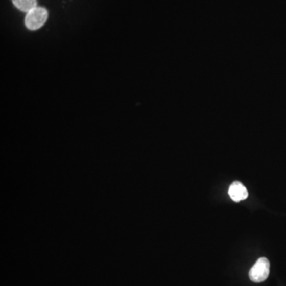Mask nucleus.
Here are the masks:
<instances>
[{
	"label": "nucleus",
	"instance_id": "1",
	"mask_svg": "<svg viewBox=\"0 0 286 286\" xmlns=\"http://www.w3.org/2000/svg\"><path fill=\"white\" fill-rule=\"evenodd\" d=\"M48 16V11L45 7H37L27 13L25 18L26 27L31 31H37L45 25Z\"/></svg>",
	"mask_w": 286,
	"mask_h": 286
},
{
	"label": "nucleus",
	"instance_id": "2",
	"mask_svg": "<svg viewBox=\"0 0 286 286\" xmlns=\"http://www.w3.org/2000/svg\"><path fill=\"white\" fill-rule=\"evenodd\" d=\"M270 261L266 257H261L256 261L249 272V277L254 282L259 283L266 281L270 274Z\"/></svg>",
	"mask_w": 286,
	"mask_h": 286
},
{
	"label": "nucleus",
	"instance_id": "3",
	"mask_svg": "<svg viewBox=\"0 0 286 286\" xmlns=\"http://www.w3.org/2000/svg\"><path fill=\"white\" fill-rule=\"evenodd\" d=\"M228 194L234 202H240L248 197V192L245 186L239 181H234L230 185Z\"/></svg>",
	"mask_w": 286,
	"mask_h": 286
},
{
	"label": "nucleus",
	"instance_id": "4",
	"mask_svg": "<svg viewBox=\"0 0 286 286\" xmlns=\"http://www.w3.org/2000/svg\"><path fill=\"white\" fill-rule=\"evenodd\" d=\"M12 3L18 10L27 13L38 7L37 0H12Z\"/></svg>",
	"mask_w": 286,
	"mask_h": 286
}]
</instances>
